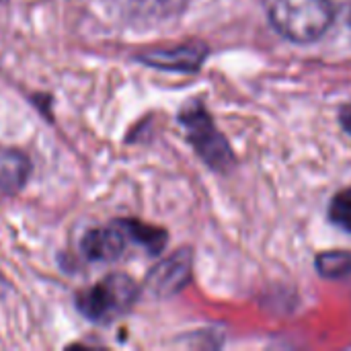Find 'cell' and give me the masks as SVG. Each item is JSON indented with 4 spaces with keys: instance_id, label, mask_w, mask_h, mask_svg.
I'll list each match as a JSON object with an SVG mask.
<instances>
[{
    "instance_id": "obj_1",
    "label": "cell",
    "mask_w": 351,
    "mask_h": 351,
    "mask_svg": "<svg viewBox=\"0 0 351 351\" xmlns=\"http://www.w3.org/2000/svg\"><path fill=\"white\" fill-rule=\"evenodd\" d=\"M271 25L292 41H315L333 23L329 0H265Z\"/></svg>"
},
{
    "instance_id": "obj_4",
    "label": "cell",
    "mask_w": 351,
    "mask_h": 351,
    "mask_svg": "<svg viewBox=\"0 0 351 351\" xmlns=\"http://www.w3.org/2000/svg\"><path fill=\"white\" fill-rule=\"evenodd\" d=\"M189 278H191V255L189 251H179L150 271L146 280V288L154 296L167 298L177 294L189 282Z\"/></svg>"
},
{
    "instance_id": "obj_13",
    "label": "cell",
    "mask_w": 351,
    "mask_h": 351,
    "mask_svg": "<svg viewBox=\"0 0 351 351\" xmlns=\"http://www.w3.org/2000/svg\"><path fill=\"white\" fill-rule=\"evenodd\" d=\"M350 25H351V8H350Z\"/></svg>"
},
{
    "instance_id": "obj_9",
    "label": "cell",
    "mask_w": 351,
    "mask_h": 351,
    "mask_svg": "<svg viewBox=\"0 0 351 351\" xmlns=\"http://www.w3.org/2000/svg\"><path fill=\"white\" fill-rule=\"evenodd\" d=\"M130 10L136 16H169L177 12L183 4V0H128Z\"/></svg>"
},
{
    "instance_id": "obj_12",
    "label": "cell",
    "mask_w": 351,
    "mask_h": 351,
    "mask_svg": "<svg viewBox=\"0 0 351 351\" xmlns=\"http://www.w3.org/2000/svg\"><path fill=\"white\" fill-rule=\"evenodd\" d=\"M341 123H343V128L351 134V105L343 107V111H341Z\"/></svg>"
},
{
    "instance_id": "obj_3",
    "label": "cell",
    "mask_w": 351,
    "mask_h": 351,
    "mask_svg": "<svg viewBox=\"0 0 351 351\" xmlns=\"http://www.w3.org/2000/svg\"><path fill=\"white\" fill-rule=\"evenodd\" d=\"M181 123L187 130V140L212 169L226 171L232 167L234 158L228 142L216 130L212 117L199 103H191L181 111Z\"/></svg>"
},
{
    "instance_id": "obj_5",
    "label": "cell",
    "mask_w": 351,
    "mask_h": 351,
    "mask_svg": "<svg viewBox=\"0 0 351 351\" xmlns=\"http://www.w3.org/2000/svg\"><path fill=\"white\" fill-rule=\"evenodd\" d=\"M128 243L130 237L119 220L111 226H103L86 232V237L82 239V253L88 261L109 263L123 255Z\"/></svg>"
},
{
    "instance_id": "obj_11",
    "label": "cell",
    "mask_w": 351,
    "mask_h": 351,
    "mask_svg": "<svg viewBox=\"0 0 351 351\" xmlns=\"http://www.w3.org/2000/svg\"><path fill=\"white\" fill-rule=\"evenodd\" d=\"M329 220L341 230L351 232V187L339 191L329 206Z\"/></svg>"
},
{
    "instance_id": "obj_6",
    "label": "cell",
    "mask_w": 351,
    "mask_h": 351,
    "mask_svg": "<svg viewBox=\"0 0 351 351\" xmlns=\"http://www.w3.org/2000/svg\"><path fill=\"white\" fill-rule=\"evenodd\" d=\"M140 60L160 70L195 72L206 60V45L195 41V43H185L177 47H167V49H150V51H144Z\"/></svg>"
},
{
    "instance_id": "obj_8",
    "label": "cell",
    "mask_w": 351,
    "mask_h": 351,
    "mask_svg": "<svg viewBox=\"0 0 351 351\" xmlns=\"http://www.w3.org/2000/svg\"><path fill=\"white\" fill-rule=\"evenodd\" d=\"M121 224L130 237V243H138L148 253H158L167 245V234L160 228L146 226V224H140L136 220H121Z\"/></svg>"
},
{
    "instance_id": "obj_7",
    "label": "cell",
    "mask_w": 351,
    "mask_h": 351,
    "mask_svg": "<svg viewBox=\"0 0 351 351\" xmlns=\"http://www.w3.org/2000/svg\"><path fill=\"white\" fill-rule=\"evenodd\" d=\"M31 175L29 158L14 150L0 146V193H14L19 191Z\"/></svg>"
},
{
    "instance_id": "obj_10",
    "label": "cell",
    "mask_w": 351,
    "mask_h": 351,
    "mask_svg": "<svg viewBox=\"0 0 351 351\" xmlns=\"http://www.w3.org/2000/svg\"><path fill=\"white\" fill-rule=\"evenodd\" d=\"M317 269L325 278H343V276L351 274V255L346 251L323 253L317 259Z\"/></svg>"
},
{
    "instance_id": "obj_2",
    "label": "cell",
    "mask_w": 351,
    "mask_h": 351,
    "mask_svg": "<svg viewBox=\"0 0 351 351\" xmlns=\"http://www.w3.org/2000/svg\"><path fill=\"white\" fill-rule=\"evenodd\" d=\"M138 298V286L123 274H113L78 296V311L97 323H109L125 315Z\"/></svg>"
}]
</instances>
